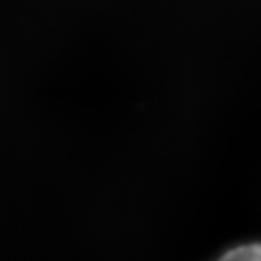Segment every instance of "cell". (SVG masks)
<instances>
[{"label":"cell","mask_w":261,"mask_h":261,"mask_svg":"<svg viewBox=\"0 0 261 261\" xmlns=\"http://www.w3.org/2000/svg\"><path fill=\"white\" fill-rule=\"evenodd\" d=\"M218 261H261V245H241L237 249L226 251Z\"/></svg>","instance_id":"obj_1"}]
</instances>
